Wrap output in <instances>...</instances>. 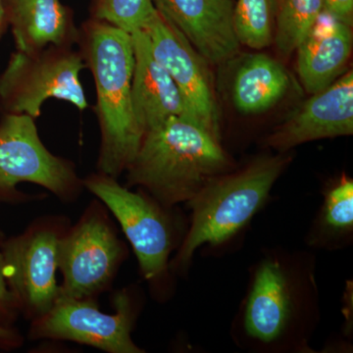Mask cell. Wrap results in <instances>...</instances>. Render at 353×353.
<instances>
[{
	"label": "cell",
	"instance_id": "cell-1",
	"mask_svg": "<svg viewBox=\"0 0 353 353\" xmlns=\"http://www.w3.org/2000/svg\"><path fill=\"white\" fill-rule=\"evenodd\" d=\"M322 319L317 259L310 250L263 248L248 272L230 336L250 353H316Z\"/></svg>",
	"mask_w": 353,
	"mask_h": 353
},
{
	"label": "cell",
	"instance_id": "cell-2",
	"mask_svg": "<svg viewBox=\"0 0 353 353\" xmlns=\"http://www.w3.org/2000/svg\"><path fill=\"white\" fill-rule=\"evenodd\" d=\"M292 157L264 154L245 166L213 176L188 206L187 231L170 260L172 274L185 276L199 250L216 252L240 240L255 216L271 201V192Z\"/></svg>",
	"mask_w": 353,
	"mask_h": 353
},
{
	"label": "cell",
	"instance_id": "cell-3",
	"mask_svg": "<svg viewBox=\"0 0 353 353\" xmlns=\"http://www.w3.org/2000/svg\"><path fill=\"white\" fill-rule=\"evenodd\" d=\"M234 168L219 139L180 116L145 132L126 171L130 185H139L165 208H175L213 176Z\"/></svg>",
	"mask_w": 353,
	"mask_h": 353
},
{
	"label": "cell",
	"instance_id": "cell-4",
	"mask_svg": "<svg viewBox=\"0 0 353 353\" xmlns=\"http://www.w3.org/2000/svg\"><path fill=\"white\" fill-rule=\"evenodd\" d=\"M78 46L97 90L95 113L101 132L97 166L99 173L117 179L131 164L143 138L132 110V34L90 19L80 29Z\"/></svg>",
	"mask_w": 353,
	"mask_h": 353
},
{
	"label": "cell",
	"instance_id": "cell-5",
	"mask_svg": "<svg viewBox=\"0 0 353 353\" xmlns=\"http://www.w3.org/2000/svg\"><path fill=\"white\" fill-rule=\"evenodd\" d=\"M83 185L119 221L136 253L141 275L155 296L169 294L170 257L187 231L171 212L173 208H165L148 194L132 192L104 174L88 176Z\"/></svg>",
	"mask_w": 353,
	"mask_h": 353
},
{
	"label": "cell",
	"instance_id": "cell-6",
	"mask_svg": "<svg viewBox=\"0 0 353 353\" xmlns=\"http://www.w3.org/2000/svg\"><path fill=\"white\" fill-rule=\"evenodd\" d=\"M85 68L82 52L73 46H52L32 52L16 50L0 74V110L37 119L50 99L85 110L88 103L80 75Z\"/></svg>",
	"mask_w": 353,
	"mask_h": 353
},
{
	"label": "cell",
	"instance_id": "cell-7",
	"mask_svg": "<svg viewBox=\"0 0 353 353\" xmlns=\"http://www.w3.org/2000/svg\"><path fill=\"white\" fill-rule=\"evenodd\" d=\"M34 118L2 114L0 120V201H17L20 183H32L62 199L81 188L73 164L55 157L39 139Z\"/></svg>",
	"mask_w": 353,
	"mask_h": 353
},
{
	"label": "cell",
	"instance_id": "cell-8",
	"mask_svg": "<svg viewBox=\"0 0 353 353\" xmlns=\"http://www.w3.org/2000/svg\"><path fill=\"white\" fill-rule=\"evenodd\" d=\"M126 256V248L97 209L60 236L58 269L63 275L58 299H90L105 289Z\"/></svg>",
	"mask_w": 353,
	"mask_h": 353
},
{
	"label": "cell",
	"instance_id": "cell-9",
	"mask_svg": "<svg viewBox=\"0 0 353 353\" xmlns=\"http://www.w3.org/2000/svg\"><path fill=\"white\" fill-rule=\"evenodd\" d=\"M115 313L101 312L90 299H57L48 313L37 318L32 334L39 338L76 341L110 353H143L132 339L138 309L129 292L117 294Z\"/></svg>",
	"mask_w": 353,
	"mask_h": 353
},
{
	"label": "cell",
	"instance_id": "cell-10",
	"mask_svg": "<svg viewBox=\"0 0 353 353\" xmlns=\"http://www.w3.org/2000/svg\"><path fill=\"white\" fill-rule=\"evenodd\" d=\"M141 30L148 34L153 55L180 90L188 118L221 141L219 112L208 61L157 9Z\"/></svg>",
	"mask_w": 353,
	"mask_h": 353
},
{
	"label": "cell",
	"instance_id": "cell-11",
	"mask_svg": "<svg viewBox=\"0 0 353 353\" xmlns=\"http://www.w3.org/2000/svg\"><path fill=\"white\" fill-rule=\"evenodd\" d=\"M61 234L50 226H36L2 241L4 274L9 289L28 315L39 318L59 297L55 273Z\"/></svg>",
	"mask_w": 353,
	"mask_h": 353
},
{
	"label": "cell",
	"instance_id": "cell-12",
	"mask_svg": "<svg viewBox=\"0 0 353 353\" xmlns=\"http://www.w3.org/2000/svg\"><path fill=\"white\" fill-rule=\"evenodd\" d=\"M312 95L267 137L266 146L278 152H288L309 141L352 136V71Z\"/></svg>",
	"mask_w": 353,
	"mask_h": 353
},
{
	"label": "cell",
	"instance_id": "cell-13",
	"mask_svg": "<svg viewBox=\"0 0 353 353\" xmlns=\"http://www.w3.org/2000/svg\"><path fill=\"white\" fill-rule=\"evenodd\" d=\"M155 9L209 63L221 65L239 53L232 0H152Z\"/></svg>",
	"mask_w": 353,
	"mask_h": 353
},
{
	"label": "cell",
	"instance_id": "cell-14",
	"mask_svg": "<svg viewBox=\"0 0 353 353\" xmlns=\"http://www.w3.org/2000/svg\"><path fill=\"white\" fill-rule=\"evenodd\" d=\"M134 73L132 104L143 134L173 117H188L180 90L167 70L157 61L143 30L132 32Z\"/></svg>",
	"mask_w": 353,
	"mask_h": 353
},
{
	"label": "cell",
	"instance_id": "cell-15",
	"mask_svg": "<svg viewBox=\"0 0 353 353\" xmlns=\"http://www.w3.org/2000/svg\"><path fill=\"white\" fill-rule=\"evenodd\" d=\"M16 48L32 52L78 44L80 29L60 0H3Z\"/></svg>",
	"mask_w": 353,
	"mask_h": 353
},
{
	"label": "cell",
	"instance_id": "cell-16",
	"mask_svg": "<svg viewBox=\"0 0 353 353\" xmlns=\"http://www.w3.org/2000/svg\"><path fill=\"white\" fill-rule=\"evenodd\" d=\"M350 28L331 17L326 25L317 21L299 44L297 71L308 94H314L329 87L341 75L352 53Z\"/></svg>",
	"mask_w": 353,
	"mask_h": 353
},
{
	"label": "cell",
	"instance_id": "cell-17",
	"mask_svg": "<svg viewBox=\"0 0 353 353\" xmlns=\"http://www.w3.org/2000/svg\"><path fill=\"white\" fill-rule=\"evenodd\" d=\"M304 241L308 250L321 252H339L352 245V178L343 174L325 185Z\"/></svg>",
	"mask_w": 353,
	"mask_h": 353
},
{
	"label": "cell",
	"instance_id": "cell-18",
	"mask_svg": "<svg viewBox=\"0 0 353 353\" xmlns=\"http://www.w3.org/2000/svg\"><path fill=\"white\" fill-rule=\"evenodd\" d=\"M290 85L289 73L277 60L265 54L250 55L234 76V106L245 115L264 112L285 97Z\"/></svg>",
	"mask_w": 353,
	"mask_h": 353
},
{
	"label": "cell",
	"instance_id": "cell-19",
	"mask_svg": "<svg viewBox=\"0 0 353 353\" xmlns=\"http://www.w3.org/2000/svg\"><path fill=\"white\" fill-rule=\"evenodd\" d=\"M275 39L278 50L290 55L308 36L323 13V0H276Z\"/></svg>",
	"mask_w": 353,
	"mask_h": 353
},
{
	"label": "cell",
	"instance_id": "cell-20",
	"mask_svg": "<svg viewBox=\"0 0 353 353\" xmlns=\"http://www.w3.org/2000/svg\"><path fill=\"white\" fill-rule=\"evenodd\" d=\"M276 13V0H238L233 23L239 43L253 50L270 46L275 37Z\"/></svg>",
	"mask_w": 353,
	"mask_h": 353
},
{
	"label": "cell",
	"instance_id": "cell-21",
	"mask_svg": "<svg viewBox=\"0 0 353 353\" xmlns=\"http://www.w3.org/2000/svg\"><path fill=\"white\" fill-rule=\"evenodd\" d=\"M154 11L152 0H92V19L132 34L145 27Z\"/></svg>",
	"mask_w": 353,
	"mask_h": 353
},
{
	"label": "cell",
	"instance_id": "cell-22",
	"mask_svg": "<svg viewBox=\"0 0 353 353\" xmlns=\"http://www.w3.org/2000/svg\"><path fill=\"white\" fill-rule=\"evenodd\" d=\"M1 241L0 240V245ZM18 310H20L19 304L7 284L3 254L0 248V318L9 325Z\"/></svg>",
	"mask_w": 353,
	"mask_h": 353
},
{
	"label": "cell",
	"instance_id": "cell-23",
	"mask_svg": "<svg viewBox=\"0 0 353 353\" xmlns=\"http://www.w3.org/2000/svg\"><path fill=\"white\" fill-rule=\"evenodd\" d=\"M323 13L352 27L353 0H323Z\"/></svg>",
	"mask_w": 353,
	"mask_h": 353
},
{
	"label": "cell",
	"instance_id": "cell-24",
	"mask_svg": "<svg viewBox=\"0 0 353 353\" xmlns=\"http://www.w3.org/2000/svg\"><path fill=\"white\" fill-rule=\"evenodd\" d=\"M19 334L0 318V347L11 348L19 345Z\"/></svg>",
	"mask_w": 353,
	"mask_h": 353
},
{
	"label": "cell",
	"instance_id": "cell-25",
	"mask_svg": "<svg viewBox=\"0 0 353 353\" xmlns=\"http://www.w3.org/2000/svg\"><path fill=\"white\" fill-rule=\"evenodd\" d=\"M8 22H7L6 8H4L3 0H0V39L6 32Z\"/></svg>",
	"mask_w": 353,
	"mask_h": 353
}]
</instances>
